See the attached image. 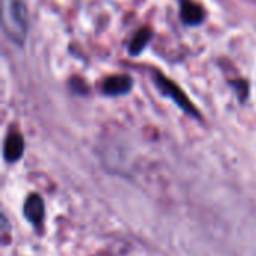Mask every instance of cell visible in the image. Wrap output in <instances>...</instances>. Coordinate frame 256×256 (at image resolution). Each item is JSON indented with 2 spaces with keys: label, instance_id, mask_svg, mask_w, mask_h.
<instances>
[{
  "label": "cell",
  "instance_id": "cell-2",
  "mask_svg": "<svg viewBox=\"0 0 256 256\" xmlns=\"http://www.w3.org/2000/svg\"><path fill=\"white\" fill-rule=\"evenodd\" d=\"M156 84H158V87L160 88V92L165 94V96H168V98H171L184 112H188V114H190V116H198V111L195 110V106L189 102V99L186 98V94L172 82V81H170V80H166L165 76H162L160 74H158L156 75Z\"/></svg>",
  "mask_w": 256,
  "mask_h": 256
},
{
  "label": "cell",
  "instance_id": "cell-6",
  "mask_svg": "<svg viewBox=\"0 0 256 256\" xmlns=\"http://www.w3.org/2000/svg\"><path fill=\"white\" fill-rule=\"evenodd\" d=\"M182 20L189 26H196L204 20V10L194 2H182Z\"/></svg>",
  "mask_w": 256,
  "mask_h": 256
},
{
  "label": "cell",
  "instance_id": "cell-4",
  "mask_svg": "<svg viewBox=\"0 0 256 256\" xmlns=\"http://www.w3.org/2000/svg\"><path fill=\"white\" fill-rule=\"evenodd\" d=\"M4 159L8 162H16L24 153V140L20 134L10 132L4 141Z\"/></svg>",
  "mask_w": 256,
  "mask_h": 256
},
{
  "label": "cell",
  "instance_id": "cell-5",
  "mask_svg": "<svg viewBox=\"0 0 256 256\" xmlns=\"http://www.w3.org/2000/svg\"><path fill=\"white\" fill-rule=\"evenodd\" d=\"M130 87H132V81L128 75H116L105 81L104 92L110 96H117V94L128 93Z\"/></svg>",
  "mask_w": 256,
  "mask_h": 256
},
{
  "label": "cell",
  "instance_id": "cell-7",
  "mask_svg": "<svg viewBox=\"0 0 256 256\" xmlns=\"http://www.w3.org/2000/svg\"><path fill=\"white\" fill-rule=\"evenodd\" d=\"M150 39H152L150 28H141L138 33H135V36H134V39H132V42L129 45V52L134 54V56L140 54L147 46V44L150 42Z\"/></svg>",
  "mask_w": 256,
  "mask_h": 256
},
{
  "label": "cell",
  "instance_id": "cell-3",
  "mask_svg": "<svg viewBox=\"0 0 256 256\" xmlns=\"http://www.w3.org/2000/svg\"><path fill=\"white\" fill-rule=\"evenodd\" d=\"M22 213L24 218L33 225V226H40L45 218V204L44 200L40 198V195L38 194H32L27 196L24 207H22Z\"/></svg>",
  "mask_w": 256,
  "mask_h": 256
},
{
  "label": "cell",
  "instance_id": "cell-1",
  "mask_svg": "<svg viewBox=\"0 0 256 256\" xmlns=\"http://www.w3.org/2000/svg\"><path fill=\"white\" fill-rule=\"evenodd\" d=\"M3 30L16 45H22L27 36V12L22 0H2Z\"/></svg>",
  "mask_w": 256,
  "mask_h": 256
}]
</instances>
